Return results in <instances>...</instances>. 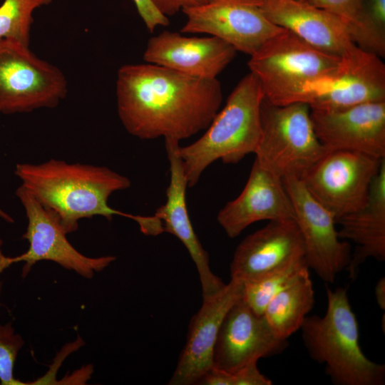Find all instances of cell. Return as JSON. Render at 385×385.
Masks as SVG:
<instances>
[{
    "mask_svg": "<svg viewBox=\"0 0 385 385\" xmlns=\"http://www.w3.org/2000/svg\"><path fill=\"white\" fill-rule=\"evenodd\" d=\"M115 94L128 133L143 140L178 142L206 130L223 98L217 78H199L148 63L120 67Z\"/></svg>",
    "mask_w": 385,
    "mask_h": 385,
    "instance_id": "6da1fadb",
    "label": "cell"
},
{
    "mask_svg": "<svg viewBox=\"0 0 385 385\" xmlns=\"http://www.w3.org/2000/svg\"><path fill=\"white\" fill-rule=\"evenodd\" d=\"M14 174L66 234L76 231L82 218L103 216L111 221L114 215L132 219L145 235L164 232L155 215H135L109 206L111 194L129 188L131 182L107 167L51 159L39 164L19 163Z\"/></svg>",
    "mask_w": 385,
    "mask_h": 385,
    "instance_id": "7a4b0ae2",
    "label": "cell"
},
{
    "mask_svg": "<svg viewBox=\"0 0 385 385\" xmlns=\"http://www.w3.org/2000/svg\"><path fill=\"white\" fill-rule=\"evenodd\" d=\"M327 298L324 315L306 317L300 328L309 355L325 366L335 385H384L385 365L367 358L361 349L347 289L327 287Z\"/></svg>",
    "mask_w": 385,
    "mask_h": 385,
    "instance_id": "3957f363",
    "label": "cell"
},
{
    "mask_svg": "<svg viewBox=\"0 0 385 385\" xmlns=\"http://www.w3.org/2000/svg\"><path fill=\"white\" fill-rule=\"evenodd\" d=\"M264 98L258 78L250 72L235 87L205 133L192 143L179 146L188 187H194L213 162L236 164L255 153L261 137Z\"/></svg>",
    "mask_w": 385,
    "mask_h": 385,
    "instance_id": "277c9868",
    "label": "cell"
},
{
    "mask_svg": "<svg viewBox=\"0 0 385 385\" xmlns=\"http://www.w3.org/2000/svg\"><path fill=\"white\" fill-rule=\"evenodd\" d=\"M340 56L323 51L283 29L252 55L248 67L259 80L270 103H307L335 73Z\"/></svg>",
    "mask_w": 385,
    "mask_h": 385,
    "instance_id": "5b68a950",
    "label": "cell"
},
{
    "mask_svg": "<svg viewBox=\"0 0 385 385\" xmlns=\"http://www.w3.org/2000/svg\"><path fill=\"white\" fill-rule=\"evenodd\" d=\"M310 111L306 103L277 106L264 98L255 160L282 179H299L329 151L315 134Z\"/></svg>",
    "mask_w": 385,
    "mask_h": 385,
    "instance_id": "8992f818",
    "label": "cell"
},
{
    "mask_svg": "<svg viewBox=\"0 0 385 385\" xmlns=\"http://www.w3.org/2000/svg\"><path fill=\"white\" fill-rule=\"evenodd\" d=\"M67 92L66 78L58 67L29 46L0 38V114L55 108Z\"/></svg>",
    "mask_w": 385,
    "mask_h": 385,
    "instance_id": "52a82bcc",
    "label": "cell"
},
{
    "mask_svg": "<svg viewBox=\"0 0 385 385\" xmlns=\"http://www.w3.org/2000/svg\"><path fill=\"white\" fill-rule=\"evenodd\" d=\"M384 159L354 151L329 150L299 179L337 221L365 205Z\"/></svg>",
    "mask_w": 385,
    "mask_h": 385,
    "instance_id": "ba28073f",
    "label": "cell"
},
{
    "mask_svg": "<svg viewBox=\"0 0 385 385\" xmlns=\"http://www.w3.org/2000/svg\"><path fill=\"white\" fill-rule=\"evenodd\" d=\"M282 182L303 240L305 262L322 281L333 283L350 262L351 246L339 237L334 215L309 194L300 179L286 177Z\"/></svg>",
    "mask_w": 385,
    "mask_h": 385,
    "instance_id": "9c48e42d",
    "label": "cell"
},
{
    "mask_svg": "<svg viewBox=\"0 0 385 385\" xmlns=\"http://www.w3.org/2000/svg\"><path fill=\"white\" fill-rule=\"evenodd\" d=\"M182 11L186 22L181 33L217 37L250 56L284 29L269 21L254 0H205Z\"/></svg>",
    "mask_w": 385,
    "mask_h": 385,
    "instance_id": "30bf717a",
    "label": "cell"
},
{
    "mask_svg": "<svg viewBox=\"0 0 385 385\" xmlns=\"http://www.w3.org/2000/svg\"><path fill=\"white\" fill-rule=\"evenodd\" d=\"M28 219V225L23 238L29 243L28 250L14 258L4 257L6 265L23 261V275L41 260L54 262L63 267L73 270L90 279L94 272H100L115 260V256L88 257L80 253L68 241L66 233L57 221L23 186L16 190Z\"/></svg>",
    "mask_w": 385,
    "mask_h": 385,
    "instance_id": "8fae6325",
    "label": "cell"
},
{
    "mask_svg": "<svg viewBox=\"0 0 385 385\" xmlns=\"http://www.w3.org/2000/svg\"><path fill=\"white\" fill-rule=\"evenodd\" d=\"M287 340L278 338L263 314L255 312L241 297L228 310L213 350V368L237 370L261 358L281 354Z\"/></svg>",
    "mask_w": 385,
    "mask_h": 385,
    "instance_id": "7c38bea8",
    "label": "cell"
},
{
    "mask_svg": "<svg viewBox=\"0 0 385 385\" xmlns=\"http://www.w3.org/2000/svg\"><path fill=\"white\" fill-rule=\"evenodd\" d=\"M315 134L329 150L385 158V101L338 111L311 109Z\"/></svg>",
    "mask_w": 385,
    "mask_h": 385,
    "instance_id": "4fadbf2b",
    "label": "cell"
},
{
    "mask_svg": "<svg viewBox=\"0 0 385 385\" xmlns=\"http://www.w3.org/2000/svg\"><path fill=\"white\" fill-rule=\"evenodd\" d=\"M385 101V65L355 43L340 56L332 79L308 101L310 109L338 111Z\"/></svg>",
    "mask_w": 385,
    "mask_h": 385,
    "instance_id": "5bb4252c",
    "label": "cell"
},
{
    "mask_svg": "<svg viewBox=\"0 0 385 385\" xmlns=\"http://www.w3.org/2000/svg\"><path fill=\"white\" fill-rule=\"evenodd\" d=\"M242 281L231 279L218 292L203 299L191 319L185 344L169 384H197L213 367V350L220 327L228 310L242 297Z\"/></svg>",
    "mask_w": 385,
    "mask_h": 385,
    "instance_id": "9a60e30c",
    "label": "cell"
},
{
    "mask_svg": "<svg viewBox=\"0 0 385 385\" xmlns=\"http://www.w3.org/2000/svg\"><path fill=\"white\" fill-rule=\"evenodd\" d=\"M237 51L215 36H185L163 31L152 36L143 53L146 63L203 79H215L233 61Z\"/></svg>",
    "mask_w": 385,
    "mask_h": 385,
    "instance_id": "2e32d148",
    "label": "cell"
},
{
    "mask_svg": "<svg viewBox=\"0 0 385 385\" xmlns=\"http://www.w3.org/2000/svg\"><path fill=\"white\" fill-rule=\"evenodd\" d=\"M217 222L230 238L262 220L294 219L292 201L282 179L255 160L242 191L218 212Z\"/></svg>",
    "mask_w": 385,
    "mask_h": 385,
    "instance_id": "e0dca14e",
    "label": "cell"
},
{
    "mask_svg": "<svg viewBox=\"0 0 385 385\" xmlns=\"http://www.w3.org/2000/svg\"><path fill=\"white\" fill-rule=\"evenodd\" d=\"M169 161L170 182L166 190L167 200L155 215L163 226L164 232L178 238L188 251L199 274L202 298L210 297L225 285L210 267L209 255L202 247L191 223L186 204L188 187L183 162L178 154L179 142L165 140Z\"/></svg>",
    "mask_w": 385,
    "mask_h": 385,
    "instance_id": "ac0fdd59",
    "label": "cell"
},
{
    "mask_svg": "<svg viewBox=\"0 0 385 385\" xmlns=\"http://www.w3.org/2000/svg\"><path fill=\"white\" fill-rule=\"evenodd\" d=\"M304 257V247L294 219L269 221L238 245L230 264L231 279L242 282Z\"/></svg>",
    "mask_w": 385,
    "mask_h": 385,
    "instance_id": "d6986e66",
    "label": "cell"
},
{
    "mask_svg": "<svg viewBox=\"0 0 385 385\" xmlns=\"http://www.w3.org/2000/svg\"><path fill=\"white\" fill-rule=\"evenodd\" d=\"M254 1L272 24L323 51L341 56L354 43L339 17L306 0Z\"/></svg>",
    "mask_w": 385,
    "mask_h": 385,
    "instance_id": "ffe728a7",
    "label": "cell"
},
{
    "mask_svg": "<svg viewBox=\"0 0 385 385\" xmlns=\"http://www.w3.org/2000/svg\"><path fill=\"white\" fill-rule=\"evenodd\" d=\"M338 235L355 245L351 260L346 268L349 277L356 278L359 267L368 259L379 262L385 260V159L374 178L365 205L339 218Z\"/></svg>",
    "mask_w": 385,
    "mask_h": 385,
    "instance_id": "44dd1931",
    "label": "cell"
},
{
    "mask_svg": "<svg viewBox=\"0 0 385 385\" xmlns=\"http://www.w3.org/2000/svg\"><path fill=\"white\" fill-rule=\"evenodd\" d=\"M314 304V290L309 273L278 292L263 312L274 334L287 339L299 330Z\"/></svg>",
    "mask_w": 385,
    "mask_h": 385,
    "instance_id": "7402d4cb",
    "label": "cell"
},
{
    "mask_svg": "<svg viewBox=\"0 0 385 385\" xmlns=\"http://www.w3.org/2000/svg\"><path fill=\"white\" fill-rule=\"evenodd\" d=\"M309 269L304 257H301L263 275L243 281L242 298L255 312L263 314L272 298L309 273Z\"/></svg>",
    "mask_w": 385,
    "mask_h": 385,
    "instance_id": "603a6c76",
    "label": "cell"
},
{
    "mask_svg": "<svg viewBox=\"0 0 385 385\" xmlns=\"http://www.w3.org/2000/svg\"><path fill=\"white\" fill-rule=\"evenodd\" d=\"M52 0H4L0 6V38L29 46L34 11Z\"/></svg>",
    "mask_w": 385,
    "mask_h": 385,
    "instance_id": "cb8c5ba5",
    "label": "cell"
},
{
    "mask_svg": "<svg viewBox=\"0 0 385 385\" xmlns=\"http://www.w3.org/2000/svg\"><path fill=\"white\" fill-rule=\"evenodd\" d=\"M361 32L355 43L382 58L385 56V0H363Z\"/></svg>",
    "mask_w": 385,
    "mask_h": 385,
    "instance_id": "d4e9b609",
    "label": "cell"
},
{
    "mask_svg": "<svg viewBox=\"0 0 385 385\" xmlns=\"http://www.w3.org/2000/svg\"><path fill=\"white\" fill-rule=\"evenodd\" d=\"M197 384L271 385L272 381L260 371L257 362L255 361L233 371H225L212 367Z\"/></svg>",
    "mask_w": 385,
    "mask_h": 385,
    "instance_id": "484cf974",
    "label": "cell"
},
{
    "mask_svg": "<svg viewBox=\"0 0 385 385\" xmlns=\"http://www.w3.org/2000/svg\"><path fill=\"white\" fill-rule=\"evenodd\" d=\"M311 5L339 17L346 26L351 40L356 43L361 32L363 0H306Z\"/></svg>",
    "mask_w": 385,
    "mask_h": 385,
    "instance_id": "4316f807",
    "label": "cell"
},
{
    "mask_svg": "<svg viewBox=\"0 0 385 385\" xmlns=\"http://www.w3.org/2000/svg\"><path fill=\"white\" fill-rule=\"evenodd\" d=\"M24 344L21 336L14 334L11 324L0 325V381L4 385L26 384L13 375L17 354Z\"/></svg>",
    "mask_w": 385,
    "mask_h": 385,
    "instance_id": "83f0119b",
    "label": "cell"
},
{
    "mask_svg": "<svg viewBox=\"0 0 385 385\" xmlns=\"http://www.w3.org/2000/svg\"><path fill=\"white\" fill-rule=\"evenodd\" d=\"M146 29L153 33L158 26L170 24L169 18L163 15L151 0H133Z\"/></svg>",
    "mask_w": 385,
    "mask_h": 385,
    "instance_id": "f1b7e54d",
    "label": "cell"
},
{
    "mask_svg": "<svg viewBox=\"0 0 385 385\" xmlns=\"http://www.w3.org/2000/svg\"><path fill=\"white\" fill-rule=\"evenodd\" d=\"M156 8L165 16H173L185 9L196 6L205 0H151Z\"/></svg>",
    "mask_w": 385,
    "mask_h": 385,
    "instance_id": "f546056e",
    "label": "cell"
},
{
    "mask_svg": "<svg viewBox=\"0 0 385 385\" xmlns=\"http://www.w3.org/2000/svg\"><path fill=\"white\" fill-rule=\"evenodd\" d=\"M375 299L379 308L385 310V277H381L374 287Z\"/></svg>",
    "mask_w": 385,
    "mask_h": 385,
    "instance_id": "4dcf8cb0",
    "label": "cell"
},
{
    "mask_svg": "<svg viewBox=\"0 0 385 385\" xmlns=\"http://www.w3.org/2000/svg\"><path fill=\"white\" fill-rule=\"evenodd\" d=\"M0 217L5 220L6 222H13L14 220L6 213L1 208H0Z\"/></svg>",
    "mask_w": 385,
    "mask_h": 385,
    "instance_id": "1f68e13d",
    "label": "cell"
},
{
    "mask_svg": "<svg viewBox=\"0 0 385 385\" xmlns=\"http://www.w3.org/2000/svg\"><path fill=\"white\" fill-rule=\"evenodd\" d=\"M301 1H304V0H301Z\"/></svg>",
    "mask_w": 385,
    "mask_h": 385,
    "instance_id": "d6a6232c",
    "label": "cell"
}]
</instances>
